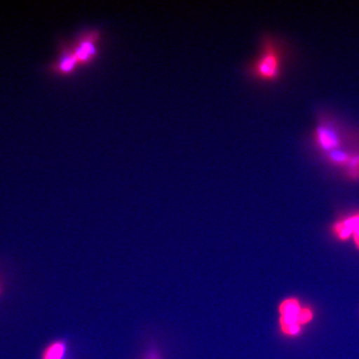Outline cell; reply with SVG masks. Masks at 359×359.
Here are the masks:
<instances>
[{
  "label": "cell",
  "instance_id": "obj_4",
  "mask_svg": "<svg viewBox=\"0 0 359 359\" xmlns=\"http://www.w3.org/2000/svg\"><path fill=\"white\" fill-rule=\"evenodd\" d=\"M298 299H287L279 308L280 325L282 333L288 337H297L302 333V326L299 323V313L302 309Z\"/></svg>",
  "mask_w": 359,
  "mask_h": 359
},
{
  "label": "cell",
  "instance_id": "obj_1",
  "mask_svg": "<svg viewBox=\"0 0 359 359\" xmlns=\"http://www.w3.org/2000/svg\"><path fill=\"white\" fill-rule=\"evenodd\" d=\"M257 57L246 67V74L257 82L272 84L278 82L284 69L285 51L275 36L264 34L260 39Z\"/></svg>",
  "mask_w": 359,
  "mask_h": 359
},
{
  "label": "cell",
  "instance_id": "obj_7",
  "mask_svg": "<svg viewBox=\"0 0 359 359\" xmlns=\"http://www.w3.org/2000/svg\"><path fill=\"white\" fill-rule=\"evenodd\" d=\"M334 231L341 240H347L353 234L350 229L344 222H339L334 224Z\"/></svg>",
  "mask_w": 359,
  "mask_h": 359
},
{
  "label": "cell",
  "instance_id": "obj_9",
  "mask_svg": "<svg viewBox=\"0 0 359 359\" xmlns=\"http://www.w3.org/2000/svg\"><path fill=\"white\" fill-rule=\"evenodd\" d=\"M298 318L300 325H307L313 320V312L308 308H302L300 309Z\"/></svg>",
  "mask_w": 359,
  "mask_h": 359
},
{
  "label": "cell",
  "instance_id": "obj_5",
  "mask_svg": "<svg viewBox=\"0 0 359 359\" xmlns=\"http://www.w3.org/2000/svg\"><path fill=\"white\" fill-rule=\"evenodd\" d=\"M314 142L323 152L337 151L341 146L340 134L333 127L320 123L314 132Z\"/></svg>",
  "mask_w": 359,
  "mask_h": 359
},
{
  "label": "cell",
  "instance_id": "obj_2",
  "mask_svg": "<svg viewBox=\"0 0 359 359\" xmlns=\"http://www.w3.org/2000/svg\"><path fill=\"white\" fill-rule=\"evenodd\" d=\"M102 37L100 29H87L81 31L71 42L79 67H88L97 60Z\"/></svg>",
  "mask_w": 359,
  "mask_h": 359
},
{
  "label": "cell",
  "instance_id": "obj_10",
  "mask_svg": "<svg viewBox=\"0 0 359 359\" xmlns=\"http://www.w3.org/2000/svg\"><path fill=\"white\" fill-rule=\"evenodd\" d=\"M144 359H161V354L156 349H151L146 354Z\"/></svg>",
  "mask_w": 359,
  "mask_h": 359
},
{
  "label": "cell",
  "instance_id": "obj_3",
  "mask_svg": "<svg viewBox=\"0 0 359 359\" xmlns=\"http://www.w3.org/2000/svg\"><path fill=\"white\" fill-rule=\"evenodd\" d=\"M58 55L55 61L46 67L48 74L62 77H69L76 73L79 65L75 56L72 43L67 39L60 38L57 40Z\"/></svg>",
  "mask_w": 359,
  "mask_h": 359
},
{
  "label": "cell",
  "instance_id": "obj_8",
  "mask_svg": "<svg viewBox=\"0 0 359 359\" xmlns=\"http://www.w3.org/2000/svg\"><path fill=\"white\" fill-rule=\"evenodd\" d=\"M344 222L351 229L353 234L354 235V240H355L356 244L359 248V215H356V217L349 218L347 221Z\"/></svg>",
  "mask_w": 359,
  "mask_h": 359
},
{
  "label": "cell",
  "instance_id": "obj_6",
  "mask_svg": "<svg viewBox=\"0 0 359 359\" xmlns=\"http://www.w3.org/2000/svg\"><path fill=\"white\" fill-rule=\"evenodd\" d=\"M67 353V344L64 339H56L43 349L41 359H65Z\"/></svg>",
  "mask_w": 359,
  "mask_h": 359
},
{
  "label": "cell",
  "instance_id": "obj_11",
  "mask_svg": "<svg viewBox=\"0 0 359 359\" xmlns=\"http://www.w3.org/2000/svg\"><path fill=\"white\" fill-rule=\"evenodd\" d=\"M4 279H3V277L1 276V275H0V298H1V296L4 294Z\"/></svg>",
  "mask_w": 359,
  "mask_h": 359
}]
</instances>
